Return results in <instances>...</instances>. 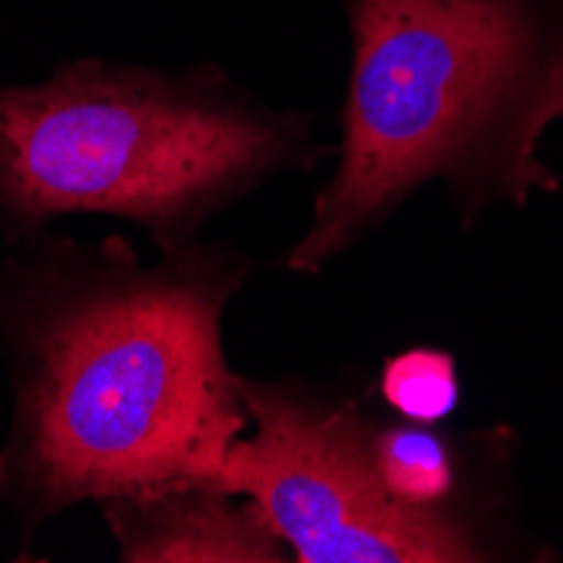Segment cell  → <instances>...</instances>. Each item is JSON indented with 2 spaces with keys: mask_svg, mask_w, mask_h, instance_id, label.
<instances>
[{
  "mask_svg": "<svg viewBox=\"0 0 563 563\" xmlns=\"http://www.w3.org/2000/svg\"><path fill=\"white\" fill-rule=\"evenodd\" d=\"M253 274L230 243L145 264L125 236L41 233L0 261L11 429L0 506L24 540L81 503L213 483L250 429L223 314Z\"/></svg>",
  "mask_w": 563,
  "mask_h": 563,
  "instance_id": "1",
  "label": "cell"
},
{
  "mask_svg": "<svg viewBox=\"0 0 563 563\" xmlns=\"http://www.w3.org/2000/svg\"><path fill=\"white\" fill-rule=\"evenodd\" d=\"M341 145L284 267L321 274L422 186L463 223L556 192L540 159L563 122V0H344Z\"/></svg>",
  "mask_w": 563,
  "mask_h": 563,
  "instance_id": "2",
  "label": "cell"
},
{
  "mask_svg": "<svg viewBox=\"0 0 563 563\" xmlns=\"http://www.w3.org/2000/svg\"><path fill=\"white\" fill-rule=\"evenodd\" d=\"M324 159L311 122L267 106L217 65L65 62L0 85V233L41 236L62 217H115L159 253L199 240L264 183Z\"/></svg>",
  "mask_w": 563,
  "mask_h": 563,
  "instance_id": "3",
  "label": "cell"
},
{
  "mask_svg": "<svg viewBox=\"0 0 563 563\" xmlns=\"http://www.w3.org/2000/svg\"><path fill=\"white\" fill-rule=\"evenodd\" d=\"M250 429L217 486L257 503L294 563H476L499 560L466 509H412L382 486L351 395L303 382L243 378Z\"/></svg>",
  "mask_w": 563,
  "mask_h": 563,
  "instance_id": "4",
  "label": "cell"
},
{
  "mask_svg": "<svg viewBox=\"0 0 563 563\" xmlns=\"http://www.w3.org/2000/svg\"><path fill=\"white\" fill-rule=\"evenodd\" d=\"M125 563H287L290 547L243 493L213 483L98 503Z\"/></svg>",
  "mask_w": 563,
  "mask_h": 563,
  "instance_id": "5",
  "label": "cell"
},
{
  "mask_svg": "<svg viewBox=\"0 0 563 563\" xmlns=\"http://www.w3.org/2000/svg\"><path fill=\"white\" fill-rule=\"evenodd\" d=\"M368 452L388 496L412 509H463L459 506V452L455 442L426 422L372 419Z\"/></svg>",
  "mask_w": 563,
  "mask_h": 563,
  "instance_id": "6",
  "label": "cell"
},
{
  "mask_svg": "<svg viewBox=\"0 0 563 563\" xmlns=\"http://www.w3.org/2000/svg\"><path fill=\"white\" fill-rule=\"evenodd\" d=\"M378 395L398 419L439 426L459 408L455 357L439 347H408L385 362Z\"/></svg>",
  "mask_w": 563,
  "mask_h": 563,
  "instance_id": "7",
  "label": "cell"
}]
</instances>
